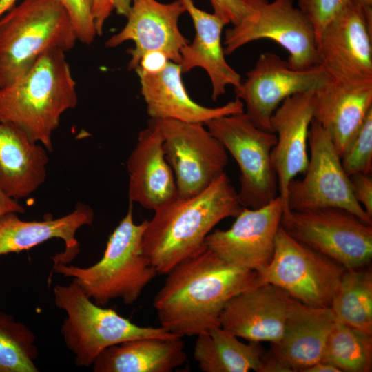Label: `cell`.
<instances>
[{"instance_id": "6da1fadb", "label": "cell", "mask_w": 372, "mask_h": 372, "mask_svg": "<svg viewBox=\"0 0 372 372\" xmlns=\"http://www.w3.org/2000/svg\"><path fill=\"white\" fill-rule=\"evenodd\" d=\"M167 274L153 307L161 326L180 338L219 327L231 298L262 284L257 271L227 262L205 245Z\"/></svg>"}, {"instance_id": "7a4b0ae2", "label": "cell", "mask_w": 372, "mask_h": 372, "mask_svg": "<svg viewBox=\"0 0 372 372\" xmlns=\"http://www.w3.org/2000/svg\"><path fill=\"white\" fill-rule=\"evenodd\" d=\"M238 194L224 173L207 189L176 197L154 211L144 232V254L157 273L167 274L204 246L212 229L242 211Z\"/></svg>"}, {"instance_id": "3957f363", "label": "cell", "mask_w": 372, "mask_h": 372, "mask_svg": "<svg viewBox=\"0 0 372 372\" xmlns=\"http://www.w3.org/2000/svg\"><path fill=\"white\" fill-rule=\"evenodd\" d=\"M78 103L76 83L65 52H45L11 85L0 87V123L19 126L32 143L52 151V134L62 114Z\"/></svg>"}, {"instance_id": "277c9868", "label": "cell", "mask_w": 372, "mask_h": 372, "mask_svg": "<svg viewBox=\"0 0 372 372\" xmlns=\"http://www.w3.org/2000/svg\"><path fill=\"white\" fill-rule=\"evenodd\" d=\"M147 224V220L134 223L130 201L126 215L110 236L99 261L85 268L55 263L53 271L74 278L84 293L99 306L116 299L132 304L157 274L143 251Z\"/></svg>"}, {"instance_id": "5b68a950", "label": "cell", "mask_w": 372, "mask_h": 372, "mask_svg": "<svg viewBox=\"0 0 372 372\" xmlns=\"http://www.w3.org/2000/svg\"><path fill=\"white\" fill-rule=\"evenodd\" d=\"M77 37L59 0H23L0 17V87L24 76L45 52H65Z\"/></svg>"}, {"instance_id": "8992f818", "label": "cell", "mask_w": 372, "mask_h": 372, "mask_svg": "<svg viewBox=\"0 0 372 372\" xmlns=\"http://www.w3.org/2000/svg\"><path fill=\"white\" fill-rule=\"evenodd\" d=\"M53 293L56 306L66 313L61 332L78 366H90L103 350L126 341L178 337L161 326H139L115 310L95 304L73 280L56 285Z\"/></svg>"}, {"instance_id": "52a82bcc", "label": "cell", "mask_w": 372, "mask_h": 372, "mask_svg": "<svg viewBox=\"0 0 372 372\" xmlns=\"http://www.w3.org/2000/svg\"><path fill=\"white\" fill-rule=\"evenodd\" d=\"M236 161L240 172L238 198L242 207H261L278 196L271 153L274 132L257 127L244 112L223 116L205 124Z\"/></svg>"}, {"instance_id": "ba28073f", "label": "cell", "mask_w": 372, "mask_h": 372, "mask_svg": "<svg viewBox=\"0 0 372 372\" xmlns=\"http://www.w3.org/2000/svg\"><path fill=\"white\" fill-rule=\"evenodd\" d=\"M281 227L291 237L347 270L372 258V225L342 208L328 207L283 212Z\"/></svg>"}, {"instance_id": "9c48e42d", "label": "cell", "mask_w": 372, "mask_h": 372, "mask_svg": "<svg viewBox=\"0 0 372 372\" xmlns=\"http://www.w3.org/2000/svg\"><path fill=\"white\" fill-rule=\"evenodd\" d=\"M347 269L289 235L280 226L269 263L257 273L262 283L276 285L309 306L329 307Z\"/></svg>"}, {"instance_id": "30bf717a", "label": "cell", "mask_w": 372, "mask_h": 372, "mask_svg": "<svg viewBox=\"0 0 372 372\" xmlns=\"http://www.w3.org/2000/svg\"><path fill=\"white\" fill-rule=\"evenodd\" d=\"M248 1L249 14L225 31L226 55L250 42L269 39L289 52L287 61L292 67L304 69L319 65L314 30L294 0Z\"/></svg>"}, {"instance_id": "8fae6325", "label": "cell", "mask_w": 372, "mask_h": 372, "mask_svg": "<svg viewBox=\"0 0 372 372\" xmlns=\"http://www.w3.org/2000/svg\"><path fill=\"white\" fill-rule=\"evenodd\" d=\"M149 124L161 134L178 197L185 198L200 193L225 173L227 152L203 124L174 119H150Z\"/></svg>"}, {"instance_id": "7c38bea8", "label": "cell", "mask_w": 372, "mask_h": 372, "mask_svg": "<svg viewBox=\"0 0 372 372\" xmlns=\"http://www.w3.org/2000/svg\"><path fill=\"white\" fill-rule=\"evenodd\" d=\"M310 155L304 176L288 186L289 210L305 211L334 207L348 210L372 225V217L355 199L349 176L327 132L313 118L308 136Z\"/></svg>"}, {"instance_id": "4fadbf2b", "label": "cell", "mask_w": 372, "mask_h": 372, "mask_svg": "<svg viewBox=\"0 0 372 372\" xmlns=\"http://www.w3.org/2000/svg\"><path fill=\"white\" fill-rule=\"evenodd\" d=\"M329 79L320 65L298 69L278 55L265 52L234 90L250 120L260 129L272 132L271 118L287 98L316 89Z\"/></svg>"}, {"instance_id": "5bb4252c", "label": "cell", "mask_w": 372, "mask_h": 372, "mask_svg": "<svg viewBox=\"0 0 372 372\" xmlns=\"http://www.w3.org/2000/svg\"><path fill=\"white\" fill-rule=\"evenodd\" d=\"M317 54L330 79L353 85L372 83V25L354 1L347 0L325 27Z\"/></svg>"}, {"instance_id": "9a60e30c", "label": "cell", "mask_w": 372, "mask_h": 372, "mask_svg": "<svg viewBox=\"0 0 372 372\" xmlns=\"http://www.w3.org/2000/svg\"><path fill=\"white\" fill-rule=\"evenodd\" d=\"M284 210L279 196L259 208L242 207L229 229L209 233L204 245L227 262L258 271L273 257Z\"/></svg>"}, {"instance_id": "2e32d148", "label": "cell", "mask_w": 372, "mask_h": 372, "mask_svg": "<svg viewBox=\"0 0 372 372\" xmlns=\"http://www.w3.org/2000/svg\"><path fill=\"white\" fill-rule=\"evenodd\" d=\"M187 12L182 0L163 3L157 0H131V8L125 27L105 41L107 48H115L127 41L134 47L127 50L131 59L130 70H136L147 52H163L169 61L180 63V50L188 40L178 28L180 17Z\"/></svg>"}, {"instance_id": "e0dca14e", "label": "cell", "mask_w": 372, "mask_h": 372, "mask_svg": "<svg viewBox=\"0 0 372 372\" xmlns=\"http://www.w3.org/2000/svg\"><path fill=\"white\" fill-rule=\"evenodd\" d=\"M315 90L287 98L270 120L271 131L277 136L271 158L277 176L278 196L284 204V212L289 211V184L298 174H304L308 165V136L313 118Z\"/></svg>"}, {"instance_id": "ac0fdd59", "label": "cell", "mask_w": 372, "mask_h": 372, "mask_svg": "<svg viewBox=\"0 0 372 372\" xmlns=\"http://www.w3.org/2000/svg\"><path fill=\"white\" fill-rule=\"evenodd\" d=\"M293 298L281 288L262 283L231 298L220 326L248 342L275 343L281 338Z\"/></svg>"}, {"instance_id": "d6986e66", "label": "cell", "mask_w": 372, "mask_h": 372, "mask_svg": "<svg viewBox=\"0 0 372 372\" xmlns=\"http://www.w3.org/2000/svg\"><path fill=\"white\" fill-rule=\"evenodd\" d=\"M140 79L141 91L151 119H174L205 124L214 118L242 113L243 103L238 98L217 107L203 106L193 101L182 79L179 63L169 61L156 74L135 70Z\"/></svg>"}, {"instance_id": "ffe728a7", "label": "cell", "mask_w": 372, "mask_h": 372, "mask_svg": "<svg viewBox=\"0 0 372 372\" xmlns=\"http://www.w3.org/2000/svg\"><path fill=\"white\" fill-rule=\"evenodd\" d=\"M93 209L79 203L75 209L64 216L42 221H25L17 213L0 216V256L28 250L52 238L61 239L65 250L52 257L54 264H70L80 251L76 231L94 221Z\"/></svg>"}, {"instance_id": "44dd1931", "label": "cell", "mask_w": 372, "mask_h": 372, "mask_svg": "<svg viewBox=\"0 0 372 372\" xmlns=\"http://www.w3.org/2000/svg\"><path fill=\"white\" fill-rule=\"evenodd\" d=\"M127 168L130 201L155 211L178 196L175 177L163 148V138L155 126L149 124L140 132L127 159Z\"/></svg>"}, {"instance_id": "7402d4cb", "label": "cell", "mask_w": 372, "mask_h": 372, "mask_svg": "<svg viewBox=\"0 0 372 372\" xmlns=\"http://www.w3.org/2000/svg\"><path fill=\"white\" fill-rule=\"evenodd\" d=\"M372 110V83L345 84L330 78L315 90L313 119L327 132L340 155Z\"/></svg>"}, {"instance_id": "603a6c76", "label": "cell", "mask_w": 372, "mask_h": 372, "mask_svg": "<svg viewBox=\"0 0 372 372\" xmlns=\"http://www.w3.org/2000/svg\"><path fill=\"white\" fill-rule=\"evenodd\" d=\"M195 28V37L180 50V65L183 73L194 68L204 69L209 76L211 99L216 101L228 85L238 87L242 78L227 62L222 45L223 27L228 24L219 16L197 8L192 0H182Z\"/></svg>"}, {"instance_id": "cb8c5ba5", "label": "cell", "mask_w": 372, "mask_h": 372, "mask_svg": "<svg viewBox=\"0 0 372 372\" xmlns=\"http://www.w3.org/2000/svg\"><path fill=\"white\" fill-rule=\"evenodd\" d=\"M335 322L329 307H311L293 298L282 335L271 350L293 372H302L320 361Z\"/></svg>"}, {"instance_id": "d4e9b609", "label": "cell", "mask_w": 372, "mask_h": 372, "mask_svg": "<svg viewBox=\"0 0 372 372\" xmlns=\"http://www.w3.org/2000/svg\"><path fill=\"white\" fill-rule=\"evenodd\" d=\"M47 149L32 143L17 125L0 123V189L17 200L26 198L45 181Z\"/></svg>"}, {"instance_id": "484cf974", "label": "cell", "mask_w": 372, "mask_h": 372, "mask_svg": "<svg viewBox=\"0 0 372 372\" xmlns=\"http://www.w3.org/2000/svg\"><path fill=\"white\" fill-rule=\"evenodd\" d=\"M187 360L180 337L134 339L110 347L94 360V372H171Z\"/></svg>"}, {"instance_id": "4316f807", "label": "cell", "mask_w": 372, "mask_h": 372, "mask_svg": "<svg viewBox=\"0 0 372 372\" xmlns=\"http://www.w3.org/2000/svg\"><path fill=\"white\" fill-rule=\"evenodd\" d=\"M196 337L194 358L203 372H257L265 351L260 342H242L220 326Z\"/></svg>"}, {"instance_id": "83f0119b", "label": "cell", "mask_w": 372, "mask_h": 372, "mask_svg": "<svg viewBox=\"0 0 372 372\" xmlns=\"http://www.w3.org/2000/svg\"><path fill=\"white\" fill-rule=\"evenodd\" d=\"M329 308L336 322L372 335L371 269L346 270Z\"/></svg>"}, {"instance_id": "f1b7e54d", "label": "cell", "mask_w": 372, "mask_h": 372, "mask_svg": "<svg viewBox=\"0 0 372 372\" xmlns=\"http://www.w3.org/2000/svg\"><path fill=\"white\" fill-rule=\"evenodd\" d=\"M320 361L335 366L340 372H371L372 335L335 321Z\"/></svg>"}, {"instance_id": "f546056e", "label": "cell", "mask_w": 372, "mask_h": 372, "mask_svg": "<svg viewBox=\"0 0 372 372\" xmlns=\"http://www.w3.org/2000/svg\"><path fill=\"white\" fill-rule=\"evenodd\" d=\"M35 341L28 327L0 312V372H38Z\"/></svg>"}, {"instance_id": "4dcf8cb0", "label": "cell", "mask_w": 372, "mask_h": 372, "mask_svg": "<svg viewBox=\"0 0 372 372\" xmlns=\"http://www.w3.org/2000/svg\"><path fill=\"white\" fill-rule=\"evenodd\" d=\"M348 176L372 172V110L340 156Z\"/></svg>"}, {"instance_id": "1f68e13d", "label": "cell", "mask_w": 372, "mask_h": 372, "mask_svg": "<svg viewBox=\"0 0 372 372\" xmlns=\"http://www.w3.org/2000/svg\"><path fill=\"white\" fill-rule=\"evenodd\" d=\"M73 25L77 40L91 44L97 35L93 18L94 0H59Z\"/></svg>"}, {"instance_id": "d6a6232c", "label": "cell", "mask_w": 372, "mask_h": 372, "mask_svg": "<svg viewBox=\"0 0 372 372\" xmlns=\"http://www.w3.org/2000/svg\"><path fill=\"white\" fill-rule=\"evenodd\" d=\"M347 1V0H297V6L313 26L317 43L325 27Z\"/></svg>"}, {"instance_id": "836d02e7", "label": "cell", "mask_w": 372, "mask_h": 372, "mask_svg": "<svg viewBox=\"0 0 372 372\" xmlns=\"http://www.w3.org/2000/svg\"><path fill=\"white\" fill-rule=\"evenodd\" d=\"M214 13L233 25H238L251 12L248 0H210Z\"/></svg>"}, {"instance_id": "e575fe53", "label": "cell", "mask_w": 372, "mask_h": 372, "mask_svg": "<svg viewBox=\"0 0 372 372\" xmlns=\"http://www.w3.org/2000/svg\"><path fill=\"white\" fill-rule=\"evenodd\" d=\"M352 194L369 216L372 217L371 173H356L349 176Z\"/></svg>"}, {"instance_id": "d590c367", "label": "cell", "mask_w": 372, "mask_h": 372, "mask_svg": "<svg viewBox=\"0 0 372 372\" xmlns=\"http://www.w3.org/2000/svg\"><path fill=\"white\" fill-rule=\"evenodd\" d=\"M169 61L163 52L149 51L143 54L135 70H138L147 74H156L165 69Z\"/></svg>"}, {"instance_id": "8d00e7d4", "label": "cell", "mask_w": 372, "mask_h": 372, "mask_svg": "<svg viewBox=\"0 0 372 372\" xmlns=\"http://www.w3.org/2000/svg\"><path fill=\"white\" fill-rule=\"evenodd\" d=\"M113 10L109 0H94L92 13L97 35L102 34L105 22Z\"/></svg>"}, {"instance_id": "74e56055", "label": "cell", "mask_w": 372, "mask_h": 372, "mask_svg": "<svg viewBox=\"0 0 372 372\" xmlns=\"http://www.w3.org/2000/svg\"><path fill=\"white\" fill-rule=\"evenodd\" d=\"M257 372H293L292 370L279 360L270 351H265L261 359Z\"/></svg>"}, {"instance_id": "f35d334b", "label": "cell", "mask_w": 372, "mask_h": 372, "mask_svg": "<svg viewBox=\"0 0 372 372\" xmlns=\"http://www.w3.org/2000/svg\"><path fill=\"white\" fill-rule=\"evenodd\" d=\"M10 212L23 214L25 208L0 189V216Z\"/></svg>"}, {"instance_id": "ab89813d", "label": "cell", "mask_w": 372, "mask_h": 372, "mask_svg": "<svg viewBox=\"0 0 372 372\" xmlns=\"http://www.w3.org/2000/svg\"><path fill=\"white\" fill-rule=\"evenodd\" d=\"M109 1L118 14L127 17L131 8V0H109Z\"/></svg>"}, {"instance_id": "60d3db41", "label": "cell", "mask_w": 372, "mask_h": 372, "mask_svg": "<svg viewBox=\"0 0 372 372\" xmlns=\"http://www.w3.org/2000/svg\"><path fill=\"white\" fill-rule=\"evenodd\" d=\"M302 372H340V371L329 363L319 361L304 369Z\"/></svg>"}, {"instance_id": "b9f144b4", "label": "cell", "mask_w": 372, "mask_h": 372, "mask_svg": "<svg viewBox=\"0 0 372 372\" xmlns=\"http://www.w3.org/2000/svg\"><path fill=\"white\" fill-rule=\"evenodd\" d=\"M17 0H0V17L10 10Z\"/></svg>"}, {"instance_id": "7bdbcfd3", "label": "cell", "mask_w": 372, "mask_h": 372, "mask_svg": "<svg viewBox=\"0 0 372 372\" xmlns=\"http://www.w3.org/2000/svg\"><path fill=\"white\" fill-rule=\"evenodd\" d=\"M359 5L363 10L372 9V0H353Z\"/></svg>"}]
</instances>
